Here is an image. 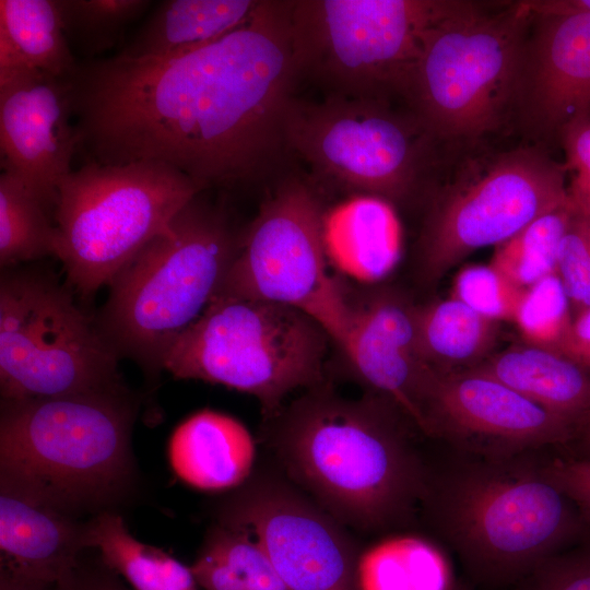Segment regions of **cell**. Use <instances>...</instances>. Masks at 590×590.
Instances as JSON below:
<instances>
[{
	"mask_svg": "<svg viewBox=\"0 0 590 590\" xmlns=\"http://www.w3.org/2000/svg\"><path fill=\"white\" fill-rule=\"evenodd\" d=\"M293 0H260L250 19L186 55H120L67 78L86 162L166 164L209 188L259 181L288 151L284 121L300 79Z\"/></svg>",
	"mask_w": 590,
	"mask_h": 590,
	"instance_id": "6da1fadb",
	"label": "cell"
},
{
	"mask_svg": "<svg viewBox=\"0 0 590 590\" xmlns=\"http://www.w3.org/2000/svg\"><path fill=\"white\" fill-rule=\"evenodd\" d=\"M271 420L288 475L337 520L378 530L422 506L432 465L404 424L411 421L385 398L346 399L323 384Z\"/></svg>",
	"mask_w": 590,
	"mask_h": 590,
	"instance_id": "7a4b0ae2",
	"label": "cell"
},
{
	"mask_svg": "<svg viewBox=\"0 0 590 590\" xmlns=\"http://www.w3.org/2000/svg\"><path fill=\"white\" fill-rule=\"evenodd\" d=\"M432 465L422 506L439 536L479 578L521 580L577 542L586 520L528 455L493 458L452 451Z\"/></svg>",
	"mask_w": 590,
	"mask_h": 590,
	"instance_id": "3957f363",
	"label": "cell"
},
{
	"mask_svg": "<svg viewBox=\"0 0 590 590\" xmlns=\"http://www.w3.org/2000/svg\"><path fill=\"white\" fill-rule=\"evenodd\" d=\"M129 391L2 400L0 485L71 516L108 510L133 473Z\"/></svg>",
	"mask_w": 590,
	"mask_h": 590,
	"instance_id": "277c9868",
	"label": "cell"
},
{
	"mask_svg": "<svg viewBox=\"0 0 590 590\" xmlns=\"http://www.w3.org/2000/svg\"><path fill=\"white\" fill-rule=\"evenodd\" d=\"M202 193L115 275L94 320L119 357L150 374L217 295L241 243L244 229Z\"/></svg>",
	"mask_w": 590,
	"mask_h": 590,
	"instance_id": "5b68a950",
	"label": "cell"
},
{
	"mask_svg": "<svg viewBox=\"0 0 590 590\" xmlns=\"http://www.w3.org/2000/svg\"><path fill=\"white\" fill-rule=\"evenodd\" d=\"M329 341L323 328L299 309L219 295L174 340L162 369L251 394L271 420L291 392L324 384Z\"/></svg>",
	"mask_w": 590,
	"mask_h": 590,
	"instance_id": "8992f818",
	"label": "cell"
},
{
	"mask_svg": "<svg viewBox=\"0 0 590 590\" xmlns=\"http://www.w3.org/2000/svg\"><path fill=\"white\" fill-rule=\"evenodd\" d=\"M532 16L524 1L498 13L465 1L427 31L404 98L436 141H470L499 126Z\"/></svg>",
	"mask_w": 590,
	"mask_h": 590,
	"instance_id": "52a82bcc",
	"label": "cell"
},
{
	"mask_svg": "<svg viewBox=\"0 0 590 590\" xmlns=\"http://www.w3.org/2000/svg\"><path fill=\"white\" fill-rule=\"evenodd\" d=\"M200 192L189 177L156 162H86L72 170L55 210L56 258L68 284L91 298Z\"/></svg>",
	"mask_w": 590,
	"mask_h": 590,
	"instance_id": "ba28073f",
	"label": "cell"
},
{
	"mask_svg": "<svg viewBox=\"0 0 590 590\" xmlns=\"http://www.w3.org/2000/svg\"><path fill=\"white\" fill-rule=\"evenodd\" d=\"M465 1L293 0L291 25L300 79L328 96L404 97L427 31Z\"/></svg>",
	"mask_w": 590,
	"mask_h": 590,
	"instance_id": "9c48e42d",
	"label": "cell"
},
{
	"mask_svg": "<svg viewBox=\"0 0 590 590\" xmlns=\"http://www.w3.org/2000/svg\"><path fill=\"white\" fill-rule=\"evenodd\" d=\"M3 270L2 400L128 390L118 370V354L68 286L48 271Z\"/></svg>",
	"mask_w": 590,
	"mask_h": 590,
	"instance_id": "30bf717a",
	"label": "cell"
},
{
	"mask_svg": "<svg viewBox=\"0 0 590 590\" xmlns=\"http://www.w3.org/2000/svg\"><path fill=\"white\" fill-rule=\"evenodd\" d=\"M284 137L322 178L361 196L400 202L414 196L433 162L437 142L410 110L389 102L327 96L294 97Z\"/></svg>",
	"mask_w": 590,
	"mask_h": 590,
	"instance_id": "8fae6325",
	"label": "cell"
},
{
	"mask_svg": "<svg viewBox=\"0 0 590 590\" xmlns=\"http://www.w3.org/2000/svg\"><path fill=\"white\" fill-rule=\"evenodd\" d=\"M324 211L303 179H282L243 231L241 243L216 296L262 300L299 309L341 346L351 305L330 275Z\"/></svg>",
	"mask_w": 590,
	"mask_h": 590,
	"instance_id": "7c38bea8",
	"label": "cell"
},
{
	"mask_svg": "<svg viewBox=\"0 0 590 590\" xmlns=\"http://www.w3.org/2000/svg\"><path fill=\"white\" fill-rule=\"evenodd\" d=\"M566 172L547 154L520 148L449 188L434 202L418 239L420 279L439 280L473 251L507 241L566 202Z\"/></svg>",
	"mask_w": 590,
	"mask_h": 590,
	"instance_id": "4fadbf2b",
	"label": "cell"
},
{
	"mask_svg": "<svg viewBox=\"0 0 590 590\" xmlns=\"http://www.w3.org/2000/svg\"><path fill=\"white\" fill-rule=\"evenodd\" d=\"M221 523L253 538L288 590H358L352 541L334 517L292 488L248 487Z\"/></svg>",
	"mask_w": 590,
	"mask_h": 590,
	"instance_id": "5bb4252c",
	"label": "cell"
},
{
	"mask_svg": "<svg viewBox=\"0 0 590 590\" xmlns=\"http://www.w3.org/2000/svg\"><path fill=\"white\" fill-rule=\"evenodd\" d=\"M426 420L429 436L453 450L493 458L570 442L576 428L500 381L470 370L439 374Z\"/></svg>",
	"mask_w": 590,
	"mask_h": 590,
	"instance_id": "9a60e30c",
	"label": "cell"
},
{
	"mask_svg": "<svg viewBox=\"0 0 590 590\" xmlns=\"http://www.w3.org/2000/svg\"><path fill=\"white\" fill-rule=\"evenodd\" d=\"M70 86L38 70L0 82L1 168L54 213L59 186L78 152Z\"/></svg>",
	"mask_w": 590,
	"mask_h": 590,
	"instance_id": "2e32d148",
	"label": "cell"
},
{
	"mask_svg": "<svg viewBox=\"0 0 590 590\" xmlns=\"http://www.w3.org/2000/svg\"><path fill=\"white\" fill-rule=\"evenodd\" d=\"M350 305L341 349L353 371L371 393L393 403L428 436L426 405L438 373L420 351L416 305L388 290L350 299Z\"/></svg>",
	"mask_w": 590,
	"mask_h": 590,
	"instance_id": "e0dca14e",
	"label": "cell"
},
{
	"mask_svg": "<svg viewBox=\"0 0 590 590\" xmlns=\"http://www.w3.org/2000/svg\"><path fill=\"white\" fill-rule=\"evenodd\" d=\"M515 102L546 133L590 115V13L539 16L526 42Z\"/></svg>",
	"mask_w": 590,
	"mask_h": 590,
	"instance_id": "ac0fdd59",
	"label": "cell"
},
{
	"mask_svg": "<svg viewBox=\"0 0 590 590\" xmlns=\"http://www.w3.org/2000/svg\"><path fill=\"white\" fill-rule=\"evenodd\" d=\"M85 522L43 500L0 485V566L56 585L80 564Z\"/></svg>",
	"mask_w": 590,
	"mask_h": 590,
	"instance_id": "d6986e66",
	"label": "cell"
},
{
	"mask_svg": "<svg viewBox=\"0 0 590 590\" xmlns=\"http://www.w3.org/2000/svg\"><path fill=\"white\" fill-rule=\"evenodd\" d=\"M168 457L174 472L187 484L220 491L239 485L249 475L255 444L236 418L203 410L174 430Z\"/></svg>",
	"mask_w": 590,
	"mask_h": 590,
	"instance_id": "ffe728a7",
	"label": "cell"
},
{
	"mask_svg": "<svg viewBox=\"0 0 590 590\" xmlns=\"http://www.w3.org/2000/svg\"><path fill=\"white\" fill-rule=\"evenodd\" d=\"M469 369L500 381L576 430L590 413V370L555 351L512 346Z\"/></svg>",
	"mask_w": 590,
	"mask_h": 590,
	"instance_id": "44dd1931",
	"label": "cell"
},
{
	"mask_svg": "<svg viewBox=\"0 0 590 590\" xmlns=\"http://www.w3.org/2000/svg\"><path fill=\"white\" fill-rule=\"evenodd\" d=\"M260 0H166L119 54L134 59L186 55L247 22Z\"/></svg>",
	"mask_w": 590,
	"mask_h": 590,
	"instance_id": "7402d4cb",
	"label": "cell"
},
{
	"mask_svg": "<svg viewBox=\"0 0 590 590\" xmlns=\"http://www.w3.org/2000/svg\"><path fill=\"white\" fill-rule=\"evenodd\" d=\"M328 259L353 278L374 281L394 266L400 226L389 202L357 196L324 214Z\"/></svg>",
	"mask_w": 590,
	"mask_h": 590,
	"instance_id": "603a6c76",
	"label": "cell"
},
{
	"mask_svg": "<svg viewBox=\"0 0 590 590\" xmlns=\"http://www.w3.org/2000/svg\"><path fill=\"white\" fill-rule=\"evenodd\" d=\"M415 326L422 356L439 374L465 370L482 363L494 347L498 332V322L452 296L416 305Z\"/></svg>",
	"mask_w": 590,
	"mask_h": 590,
	"instance_id": "cb8c5ba5",
	"label": "cell"
},
{
	"mask_svg": "<svg viewBox=\"0 0 590 590\" xmlns=\"http://www.w3.org/2000/svg\"><path fill=\"white\" fill-rule=\"evenodd\" d=\"M85 544L97 550L102 563L131 590H198L191 567L133 538L114 511H102L85 522Z\"/></svg>",
	"mask_w": 590,
	"mask_h": 590,
	"instance_id": "d4e9b609",
	"label": "cell"
},
{
	"mask_svg": "<svg viewBox=\"0 0 590 590\" xmlns=\"http://www.w3.org/2000/svg\"><path fill=\"white\" fill-rule=\"evenodd\" d=\"M191 570L203 590H288L257 541L223 523L209 531Z\"/></svg>",
	"mask_w": 590,
	"mask_h": 590,
	"instance_id": "484cf974",
	"label": "cell"
},
{
	"mask_svg": "<svg viewBox=\"0 0 590 590\" xmlns=\"http://www.w3.org/2000/svg\"><path fill=\"white\" fill-rule=\"evenodd\" d=\"M0 35L40 72L67 79L78 63L58 0H0Z\"/></svg>",
	"mask_w": 590,
	"mask_h": 590,
	"instance_id": "4316f807",
	"label": "cell"
},
{
	"mask_svg": "<svg viewBox=\"0 0 590 590\" xmlns=\"http://www.w3.org/2000/svg\"><path fill=\"white\" fill-rule=\"evenodd\" d=\"M55 213L16 176L0 175V264L2 269L57 256Z\"/></svg>",
	"mask_w": 590,
	"mask_h": 590,
	"instance_id": "83f0119b",
	"label": "cell"
},
{
	"mask_svg": "<svg viewBox=\"0 0 590 590\" xmlns=\"http://www.w3.org/2000/svg\"><path fill=\"white\" fill-rule=\"evenodd\" d=\"M573 213L568 198L498 245L489 264L523 288L556 272L560 241Z\"/></svg>",
	"mask_w": 590,
	"mask_h": 590,
	"instance_id": "f1b7e54d",
	"label": "cell"
},
{
	"mask_svg": "<svg viewBox=\"0 0 590 590\" xmlns=\"http://www.w3.org/2000/svg\"><path fill=\"white\" fill-rule=\"evenodd\" d=\"M438 582L433 554L416 540L385 542L358 558V590H439Z\"/></svg>",
	"mask_w": 590,
	"mask_h": 590,
	"instance_id": "f546056e",
	"label": "cell"
},
{
	"mask_svg": "<svg viewBox=\"0 0 590 590\" xmlns=\"http://www.w3.org/2000/svg\"><path fill=\"white\" fill-rule=\"evenodd\" d=\"M64 34L71 47L86 56L113 47L131 21L150 4L148 0H58Z\"/></svg>",
	"mask_w": 590,
	"mask_h": 590,
	"instance_id": "4dcf8cb0",
	"label": "cell"
},
{
	"mask_svg": "<svg viewBox=\"0 0 590 590\" xmlns=\"http://www.w3.org/2000/svg\"><path fill=\"white\" fill-rule=\"evenodd\" d=\"M570 307L554 272L524 288L514 322L527 344L557 352L571 326Z\"/></svg>",
	"mask_w": 590,
	"mask_h": 590,
	"instance_id": "1f68e13d",
	"label": "cell"
},
{
	"mask_svg": "<svg viewBox=\"0 0 590 590\" xmlns=\"http://www.w3.org/2000/svg\"><path fill=\"white\" fill-rule=\"evenodd\" d=\"M523 287H520L491 264H473L460 270L452 286V297L481 316L499 321H514Z\"/></svg>",
	"mask_w": 590,
	"mask_h": 590,
	"instance_id": "d6a6232c",
	"label": "cell"
},
{
	"mask_svg": "<svg viewBox=\"0 0 590 590\" xmlns=\"http://www.w3.org/2000/svg\"><path fill=\"white\" fill-rule=\"evenodd\" d=\"M556 273L574 310L590 307V216L574 205L560 241Z\"/></svg>",
	"mask_w": 590,
	"mask_h": 590,
	"instance_id": "836d02e7",
	"label": "cell"
},
{
	"mask_svg": "<svg viewBox=\"0 0 590 590\" xmlns=\"http://www.w3.org/2000/svg\"><path fill=\"white\" fill-rule=\"evenodd\" d=\"M521 580V590H590V542L560 551Z\"/></svg>",
	"mask_w": 590,
	"mask_h": 590,
	"instance_id": "e575fe53",
	"label": "cell"
},
{
	"mask_svg": "<svg viewBox=\"0 0 590 590\" xmlns=\"http://www.w3.org/2000/svg\"><path fill=\"white\" fill-rule=\"evenodd\" d=\"M558 135L564 163L574 176L568 188L573 204L590 216V115L578 116L562 127Z\"/></svg>",
	"mask_w": 590,
	"mask_h": 590,
	"instance_id": "d590c367",
	"label": "cell"
},
{
	"mask_svg": "<svg viewBox=\"0 0 590 590\" xmlns=\"http://www.w3.org/2000/svg\"><path fill=\"white\" fill-rule=\"evenodd\" d=\"M545 467L555 484L575 504L586 522L590 523V459H554L546 462Z\"/></svg>",
	"mask_w": 590,
	"mask_h": 590,
	"instance_id": "8d00e7d4",
	"label": "cell"
},
{
	"mask_svg": "<svg viewBox=\"0 0 590 590\" xmlns=\"http://www.w3.org/2000/svg\"><path fill=\"white\" fill-rule=\"evenodd\" d=\"M54 590H131L115 571L102 560L98 566H85L81 560L78 567L55 585Z\"/></svg>",
	"mask_w": 590,
	"mask_h": 590,
	"instance_id": "74e56055",
	"label": "cell"
},
{
	"mask_svg": "<svg viewBox=\"0 0 590 590\" xmlns=\"http://www.w3.org/2000/svg\"><path fill=\"white\" fill-rule=\"evenodd\" d=\"M557 353L590 370V307L577 311L573 317Z\"/></svg>",
	"mask_w": 590,
	"mask_h": 590,
	"instance_id": "f35d334b",
	"label": "cell"
},
{
	"mask_svg": "<svg viewBox=\"0 0 590 590\" xmlns=\"http://www.w3.org/2000/svg\"><path fill=\"white\" fill-rule=\"evenodd\" d=\"M524 3L534 16L569 12L590 13V0H543Z\"/></svg>",
	"mask_w": 590,
	"mask_h": 590,
	"instance_id": "ab89813d",
	"label": "cell"
},
{
	"mask_svg": "<svg viewBox=\"0 0 590 590\" xmlns=\"http://www.w3.org/2000/svg\"><path fill=\"white\" fill-rule=\"evenodd\" d=\"M54 587L0 566V590H54Z\"/></svg>",
	"mask_w": 590,
	"mask_h": 590,
	"instance_id": "60d3db41",
	"label": "cell"
},
{
	"mask_svg": "<svg viewBox=\"0 0 590 590\" xmlns=\"http://www.w3.org/2000/svg\"><path fill=\"white\" fill-rule=\"evenodd\" d=\"M571 441H577L579 455L577 458L590 459V413L577 428Z\"/></svg>",
	"mask_w": 590,
	"mask_h": 590,
	"instance_id": "b9f144b4",
	"label": "cell"
},
{
	"mask_svg": "<svg viewBox=\"0 0 590 590\" xmlns=\"http://www.w3.org/2000/svg\"><path fill=\"white\" fill-rule=\"evenodd\" d=\"M450 590H459V589H453V588H452V589H450Z\"/></svg>",
	"mask_w": 590,
	"mask_h": 590,
	"instance_id": "7bdbcfd3",
	"label": "cell"
}]
</instances>
